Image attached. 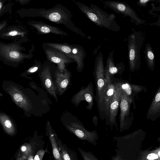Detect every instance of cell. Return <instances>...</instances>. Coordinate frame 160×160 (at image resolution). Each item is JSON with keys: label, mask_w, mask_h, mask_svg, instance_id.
Instances as JSON below:
<instances>
[{"label": "cell", "mask_w": 160, "mask_h": 160, "mask_svg": "<svg viewBox=\"0 0 160 160\" xmlns=\"http://www.w3.org/2000/svg\"><path fill=\"white\" fill-rule=\"evenodd\" d=\"M55 79L54 82L57 93L61 96L62 95L66 90L69 83L71 73L70 71L65 68L64 72H60L57 69L55 73Z\"/></svg>", "instance_id": "cell-14"}, {"label": "cell", "mask_w": 160, "mask_h": 160, "mask_svg": "<svg viewBox=\"0 0 160 160\" xmlns=\"http://www.w3.org/2000/svg\"><path fill=\"white\" fill-rule=\"evenodd\" d=\"M45 45L60 51L76 62L77 69L80 73L84 67V59L86 53L83 48L80 45L68 43L44 42Z\"/></svg>", "instance_id": "cell-6"}, {"label": "cell", "mask_w": 160, "mask_h": 160, "mask_svg": "<svg viewBox=\"0 0 160 160\" xmlns=\"http://www.w3.org/2000/svg\"><path fill=\"white\" fill-rule=\"evenodd\" d=\"M26 148L25 146H23L22 148H21V150L22 151L24 152L26 150Z\"/></svg>", "instance_id": "cell-30"}, {"label": "cell", "mask_w": 160, "mask_h": 160, "mask_svg": "<svg viewBox=\"0 0 160 160\" xmlns=\"http://www.w3.org/2000/svg\"><path fill=\"white\" fill-rule=\"evenodd\" d=\"M39 77L43 85L47 92L58 102L56 90L52 78L50 68L48 65L42 66Z\"/></svg>", "instance_id": "cell-13"}, {"label": "cell", "mask_w": 160, "mask_h": 160, "mask_svg": "<svg viewBox=\"0 0 160 160\" xmlns=\"http://www.w3.org/2000/svg\"><path fill=\"white\" fill-rule=\"evenodd\" d=\"M132 105V99L122 91L119 106L120 112L119 117L120 125L122 128L130 125L134 120L133 112L131 111Z\"/></svg>", "instance_id": "cell-10"}, {"label": "cell", "mask_w": 160, "mask_h": 160, "mask_svg": "<svg viewBox=\"0 0 160 160\" xmlns=\"http://www.w3.org/2000/svg\"><path fill=\"white\" fill-rule=\"evenodd\" d=\"M144 40V37L140 31H135L128 38V58L129 70L133 72L139 67L140 50Z\"/></svg>", "instance_id": "cell-5"}, {"label": "cell", "mask_w": 160, "mask_h": 160, "mask_svg": "<svg viewBox=\"0 0 160 160\" xmlns=\"http://www.w3.org/2000/svg\"><path fill=\"white\" fill-rule=\"evenodd\" d=\"M46 152V150H44L42 149H39L36 152L33 160H42L43 157Z\"/></svg>", "instance_id": "cell-24"}, {"label": "cell", "mask_w": 160, "mask_h": 160, "mask_svg": "<svg viewBox=\"0 0 160 160\" xmlns=\"http://www.w3.org/2000/svg\"><path fill=\"white\" fill-rule=\"evenodd\" d=\"M95 96L94 88L92 82H89L85 88H82L72 98L71 102L75 107H77L82 101L87 102V108L91 111L94 105Z\"/></svg>", "instance_id": "cell-11"}, {"label": "cell", "mask_w": 160, "mask_h": 160, "mask_svg": "<svg viewBox=\"0 0 160 160\" xmlns=\"http://www.w3.org/2000/svg\"><path fill=\"white\" fill-rule=\"evenodd\" d=\"M114 51L109 53L108 58L106 66L105 68L108 72L112 76L114 74L122 72L124 68L122 63H118L116 66L115 64L113 58Z\"/></svg>", "instance_id": "cell-21"}, {"label": "cell", "mask_w": 160, "mask_h": 160, "mask_svg": "<svg viewBox=\"0 0 160 160\" xmlns=\"http://www.w3.org/2000/svg\"><path fill=\"white\" fill-rule=\"evenodd\" d=\"M105 5L115 12L128 16L133 22L136 25L144 24L145 21L140 18L135 11L127 3L121 2L106 1L104 2Z\"/></svg>", "instance_id": "cell-8"}, {"label": "cell", "mask_w": 160, "mask_h": 160, "mask_svg": "<svg viewBox=\"0 0 160 160\" xmlns=\"http://www.w3.org/2000/svg\"><path fill=\"white\" fill-rule=\"evenodd\" d=\"M13 85H10L11 86L10 89H7L8 93H9L15 102L19 105L24 111L30 112V114H33L36 116H40L42 114L37 110H39L43 114L47 112L41 109L46 107L47 104L46 100H44L41 97L37 96L36 94L32 96H29L28 94L25 93V91H23V88H22V91L19 88L18 85H16L14 83ZM7 91V92H8Z\"/></svg>", "instance_id": "cell-2"}, {"label": "cell", "mask_w": 160, "mask_h": 160, "mask_svg": "<svg viewBox=\"0 0 160 160\" xmlns=\"http://www.w3.org/2000/svg\"><path fill=\"white\" fill-rule=\"evenodd\" d=\"M32 16L45 18L57 24H63L70 30L84 38L90 39L81 30L76 27L72 21V15L66 8L59 4L50 9L40 8L32 10Z\"/></svg>", "instance_id": "cell-1"}, {"label": "cell", "mask_w": 160, "mask_h": 160, "mask_svg": "<svg viewBox=\"0 0 160 160\" xmlns=\"http://www.w3.org/2000/svg\"><path fill=\"white\" fill-rule=\"evenodd\" d=\"M153 1L155 0H139L137 2V3L141 7H145L146 6L148 3Z\"/></svg>", "instance_id": "cell-26"}, {"label": "cell", "mask_w": 160, "mask_h": 160, "mask_svg": "<svg viewBox=\"0 0 160 160\" xmlns=\"http://www.w3.org/2000/svg\"><path fill=\"white\" fill-rule=\"evenodd\" d=\"M60 120L65 128L78 138L90 141L94 133L87 131L83 124L76 117L67 111L62 114Z\"/></svg>", "instance_id": "cell-7"}, {"label": "cell", "mask_w": 160, "mask_h": 160, "mask_svg": "<svg viewBox=\"0 0 160 160\" xmlns=\"http://www.w3.org/2000/svg\"><path fill=\"white\" fill-rule=\"evenodd\" d=\"M3 116V117L2 118V117L0 118L1 122L3 126L5 128L9 131L10 130V129H12L13 127L11 121L7 117H4V116Z\"/></svg>", "instance_id": "cell-23"}, {"label": "cell", "mask_w": 160, "mask_h": 160, "mask_svg": "<svg viewBox=\"0 0 160 160\" xmlns=\"http://www.w3.org/2000/svg\"><path fill=\"white\" fill-rule=\"evenodd\" d=\"M160 116V86L158 88L148 110L146 118L154 121Z\"/></svg>", "instance_id": "cell-18"}, {"label": "cell", "mask_w": 160, "mask_h": 160, "mask_svg": "<svg viewBox=\"0 0 160 160\" xmlns=\"http://www.w3.org/2000/svg\"><path fill=\"white\" fill-rule=\"evenodd\" d=\"M160 152H159L158 153V155L159 156H160Z\"/></svg>", "instance_id": "cell-32"}, {"label": "cell", "mask_w": 160, "mask_h": 160, "mask_svg": "<svg viewBox=\"0 0 160 160\" xmlns=\"http://www.w3.org/2000/svg\"><path fill=\"white\" fill-rule=\"evenodd\" d=\"M42 46L47 59L50 61L57 64L58 69L60 72H64L66 64L75 62L56 48L47 46L43 43Z\"/></svg>", "instance_id": "cell-9"}, {"label": "cell", "mask_w": 160, "mask_h": 160, "mask_svg": "<svg viewBox=\"0 0 160 160\" xmlns=\"http://www.w3.org/2000/svg\"><path fill=\"white\" fill-rule=\"evenodd\" d=\"M158 158V156L154 153L149 154L147 157V158L150 160H154Z\"/></svg>", "instance_id": "cell-27"}, {"label": "cell", "mask_w": 160, "mask_h": 160, "mask_svg": "<svg viewBox=\"0 0 160 160\" xmlns=\"http://www.w3.org/2000/svg\"><path fill=\"white\" fill-rule=\"evenodd\" d=\"M29 24L35 28L40 34L52 33L64 36H69L68 33L59 28L42 21H32L29 23Z\"/></svg>", "instance_id": "cell-17"}, {"label": "cell", "mask_w": 160, "mask_h": 160, "mask_svg": "<svg viewBox=\"0 0 160 160\" xmlns=\"http://www.w3.org/2000/svg\"><path fill=\"white\" fill-rule=\"evenodd\" d=\"M98 118L97 117L96 115H94L92 118V121L93 124L95 125H96L98 124Z\"/></svg>", "instance_id": "cell-29"}, {"label": "cell", "mask_w": 160, "mask_h": 160, "mask_svg": "<svg viewBox=\"0 0 160 160\" xmlns=\"http://www.w3.org/2000/svg\"><path fill=\"white\" fill-rule=\"evenodd\" d=\"M9 52L8 54L9 57L12 59H17L20 57V53L15 50H12Z\"/></svg>", "instance_id": "cell-25"}, {"label": "cell", "mask_w": 160, "mask_h": 160, "mask_svg": "<svg viewBox=\"0 0 160 160\" xmlns=\"http://www.w3.org/2000/svg\"><path fill=\"white\" fill-rule=\"evenodd\" d=\"M144 53L147 66L150 70L153 71L155 68V55L153 50L149 43L146 45Z\"/></svg>", "instance_id": "cell-22"}, {"label": "cell", "mask_w": 160, "mask_h": 160, "mask_svg": "<svg viewBox=\"0 0 160 160\" xmlns=\"http://www.w3.org/2000/svg\"><path fill=\"white\" fill-rule=\"evenodd\" d=\"M2 3L1 2H0V10L2 8Z\"/></svg>", "instance_id": "cell-31"}, {"label": "cell", "mask_w": 160, "mask_h": 160, "mask_svg": "<svg viewBox=\"0 0 160 160\" xmlns=\"http://www.w3.org/2000/svg\"><path fill=\"white\" fill-rule=\"evenodd\" d=\"M73 1L80 10L97 26L113 31L121 29L115 20L114 14H108L93 4H90L89 7L79 2Z\"/></svg>", "instance_id": "cell-3"}, {"label": "cell", "mask_w": 160, "mask_h": 160, "mask_svg": "<svg viewBox=\"0 0 160 160\" xmlns=\"http://www.w3.org/2000/svg\"><path fill=\"white\" fill-rule=\"evenodd\" d=\"M122 91L118 82H116L114 97L110 106L108 122L113 125L116 123V117L118 114Z\"/></svg>", "instance_id": "cell-15"}, {"label": "cell", "mask_w": 160, "mask_h": 160, "mask_svg": "<svg viewBox=\"0 0 160 160\" xmlns=\"http://www.w3.org/2000/svg\"><path fill=\"white\" fill-rule=\"evenodd\" d=\"M46 135L50 141L52 148L53 155L55 160H63L59 151L56 137L57 135L52 128L50 122L47 121L46 124Z\"/></svg>", "instance_id": "cell-19"}, {"label": "cell", "mask_w": 160, "mask_h": 160, "mask_svg": "<svg viewBox=\"0 0 160 160\" xmlns=\"http://www.w3.org/2000/svg\"><path fill=\"white\" fill-rule=\"evenodd\" d=\"M103 57L102 54L99 52L96 58L93 75L96 87V95L94 99L100 118L105 119L104 99L106 90V81L104 75Z\"/></svg>", "instance_id": "cell-4"}, {"label": "cell", "mask_w": 160, "mask_h": 160, "mask_svg": "<svg viewBox=\"0 0 160 160\" xmlns=\"http://www.w3.org/2000/svg\"><path fill=\"white\" fill-rule=\"evenodd\" d=\"M122 90L132 100L133 108L135 109L136 105L135 98L138 99V94L142 92H146L147 89L143 86L132 84L125 82H118Z\"/></svg>", "instance_id": "cell-16"}, {"label": "cell", "mask_w": 160, "mask_h": 160, "mask_svg": "<svg viewBox=\"0 0 160 160\" xmlns=\"http://www.w3.org/2000/svg\"><path fill=\"white\" fill-rule=\"evenodd\" d=\"M18 32L16 30H13L8 33V35L10 36H14L18 34Z\"/></svg>", "instance_id": "cell-28"}, {"label": "cell", "mask_w": 160, "mask_h": 160, "mask_svg": "<svg viewBox=\"0 0 160 160\" xmlns=\"http://www.w3.org/2000/svg\"><path fill=\"white\" fill-rule=\"evenodd\" d=\"M57 143L62 157L63 160H79L76 153L68 148L57 136Z\"/></svg>", "instance_id": "cell-20"}, {"label": "cell", "mask_w": 160, "mask_h": 160, "mask_svg": "<svg viewBox=\"0 0 160 160\" xmlns=\"http://www.w3.org/2000/svg\"><path fill=\"white\" fill-rule=\"evenodd\" d=\"M104 75L106 81V90L104 99V112L105 119L108 123L110 106L114 97L116 82L113 81V76L111 75L105 68Z\"/></svg>", "instance_id": "cell-12"}]
</instances>
